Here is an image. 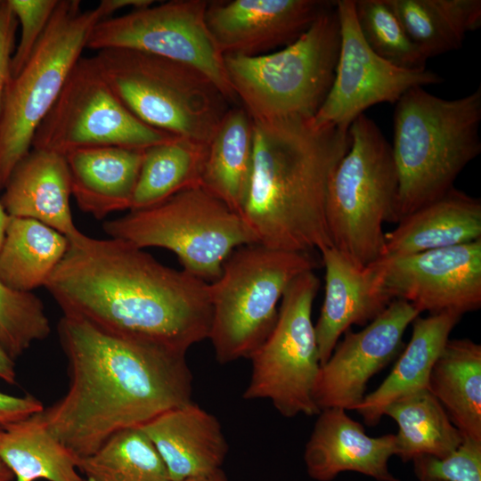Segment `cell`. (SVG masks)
Instances as JSON below:
<instances>
[{
    "label": "cell",
    "instance_id": "obj_3",
    "mask_svg": "<svg viewBox=\"0 0 481 481\" xmlns=\"http://www.w3.org/2000/svg\"><path fill=\"white\" fill-rule=\"evenodd\" d=\"M349 145L348 130L338 127L253 121V168L240 216L257 244L305 253L332 246L327 187Z\"/></svg>",
    "mask_w": 481,
    "mask_h": 481
},
{
    "label": "cell",
    "instance_id": "obj_31",
    "mask_svg": "<svg viewBox=\"0 0 481 481\" xmlns=\"http://www.w3.org/2000/svg\"><path fill=\"white\" fill-rule=\"evenodd\" d=\"M384 415L397 424L395 456L404 462L423 455L443 458L463 440L461 433L428 389L390 404Z\"/></svg>",
    "mask_w": 481,
    "mask_h": 481
},
{
    "label": "cell",
    "instance_id": "obj_9",
    "mask_svg": "<svg viewBox=\"0 0 481 481\" xmlns=\"http://www.w3.org/2000/svg\"><path fill=\"white\" fill-rule=\"evenodd\" d=\"M102 229L111 238L137 248H162L177 257L183 270L210 283L236 249L257 244L243 217L201 186L107 220Z\"/></svg>",
    "mask_w": 481,
    "mask_h": 481
},
{
    "label": "cell",
    "instance_id": "obj_14",
    "mask_svg": "<svg viewBox=\"0 0 481 481\" xmlns=\"http://www.w3.org/2000/svg\"><path fill=\"white\" fill-rule=\"evenodd\" d=\"M335 4L340 25L338 57L330 89L310 120L314 126L348 130L368 108L382 102L395 103L413 87L443 83L439 74L427 68L406 69L379 57L360 32L354 0Z\"/></svg>",
    "mask_w": 481,
    "mask_h": 481
},
{
    "label": "cell",
    "instance_id": "obj_12",
    "mask_svg": "<svg viewBox=\"0 0 481 481\" xmlns=\"http://www.w3.org/2000/svg\"><path fill=\"white\" fill-rule=\"evenodd\" d=\"M174 137L132 114L106 82L94 56H82L37 127L31 149L63 156L102 146L144 150Z\"/></svg>",
    "mask_w": 481,
    "mask_h": 481
},
{
    "label": "cell",
    "instance_id": "obj_32",
    "mask_svg": "<svg viewBox=\"0 0 481 481\" xmlns=\"http://www.w3.org/2000/svg\"><path fill=\"white\" fill-rule=\"evenodd\" d=\"M86 481H169L155 446L140 428L124 429L95 452L79 458Z\"/></svg>",
    "mask_w": 481,
    "mask_h": 481
},
{
    "label": "cell",
    "instance_id": "obj_36",
    "mask_svg": "<svg viewBox=\"0 0 481 481\" xmlns=\"http://www.w3.org/2000/svg\"><path fill=\"white\" fill-rule=\"evenodd\" d=\"M20 24V41L11 61V77L26 64L44 34L59 0H8Z\"/></svg>",
    "mask_w": 481,
    "mask_h": 481
},
{
    "label": "cell",
    "instance_id": "obj_21",
    "mask_svg": "<svg viewBox=\"0 0 481 481\" xmlns=\"http://www.w3.org/2000/svg\"><path fill=\"white\" fill-rule=\"evenodd\" d=\"M325 293L314 325L321 365L352 325H366L389 305L376 288L368 266H362L331 246L321 251Z\"/></svg>",
    "mask_w": 481,
    "mask_h": 481
},
{
    "label": "cell",
    "instance_id": "obj_6",
    "mask_svg": "<svg viewBox=\"0 0 481 481\" xmlns=\"http://www.w3.org/2000/svg\"><path fill=\"white\" fill-rule=\"evenodd\" d=\"M123 104L147 126L208 145L231 103L203 73L185 64L128 49L94 56Z\"/></svg>",
    "mask_w": 481,
    "mask_h": 481
},
{
    "label": "cell",
    "instance_id": "obj_13",
    "mask_svg": "<svg viewBox=\"0 0 481 481\" xmlns=\"http://www.w3.org/2000/svg\"><path fill=\"white\" fill-rule=\"evenodd\" d=\"M206 0H171L99 21L86 48L128 49L190 66L208 77L231 103L238 102L206 22Z\"/></svg>",
    "mask_w": 481,
    "mask_h": 481
},
{
    "label": "cell",
    "instance_id": "obj_40",
    "mask_svg": "<svg viewBox=\"0 0 481 481\" xmlns=\"http://www.w3.org/2000/svg\"><path fill=\"white\" fill-rule=\"evenodd\" d=\"M0 379L9 385H15L17 380V373L15 370V361H13L1 347H0Z\"/></svg>",
    "mask_w": 481,
    "mask_h": 481
},
{
    "label": "cell",
    "instance_id": "obj_17",
    "mask_svg": "<svg viewBox=\"0 0 481 481\" xmlns=\"http://www.w3.org/2000/svg\"><path fill=\"white\" fill-rule=\"evenodd\" d=\"M331 2L227 0L208 2V28L224 56H257L297 40Z\"/></svg>",
    "mask_w": 481,
    "mask_h": 481
},
{
    "label": "cell",
    "instance_id": "obj_28",
    "mask_svg": "<svg viewBox=\"0 0 481 481\" xmlns=\"http://www.w3.org/2000/svg\"><path fill=\"white\" fill-rule=\"evenodd\" d=\"M0 457L14 481H86L79 458L57 440L37 413L0 428Z\"/></svg>",
    "mask_w": 481,
    "mask_h": 481
},
{
    "label": "cell",
    "instance_id": "obj_1",
    "mask_svg": "<svg viewBox=\"0 0 481 481\" xmlns=\"http://www.w3.org/2000/svg\"><path fill=\"white\" fill-rule=\"evenodd\" d=\"M45 288L63 315L121 338L186 354L208 338L209 283L119 239L80 232Z\"/></svg>",
    "mask_w": 481,
    "mask_h": 481
},
{
    "label": "cell",
    "instance_id": "obj_24",
    "mask_svg": "<svg viewBox=\"0 0 481 481\" xmlns=\"http://www.w3.org/2000/svg\"><path fill=\"white\" fill-rule=\"evenodd\" d=\"M461 317L456 313L444 312L414 319L410 341L393 370L355 410L368 426H376L390 404L428 389L434 363Z\"/></svg>",
    "mask_w": 481,
    "mask_h": 481
},
{
    "label": "cell",
    "instance_id": "obj_16",
    "mask_svg": "<svg viewBox=\"0 0 481 481\" xmlns=\"http://www.w3.org/2000/svg\"><path fill=\"white\" fill-rule=\"evenodd\" d=\"M419 315L411 304L395 299L362 330L346 331L320 367L314 389L319 410L355 411L369 380L396 355L404 331Z\"/></svg>",
    "mask_w": 481,
    "mask_h": 481
},
{
    "label": "cell",
    "instance_id": "obj_43",
    "mask_svg": "<svg viewBox=\"0 0 481 481\" xmlns=\"http://www.w3.org/2000/svg\"><path fill=\"white\" fill-rule=\"evenodd\" d=\"M0 481H14V476L0 457Z\"/></svg>",
    "mask_w": 481,
    "mask_h": 481
},
{
    "label": "cell",
    "instance_id": "obj_5",
    "mask_svg": "<svg viewBox=\"0 0 481 481\" xmlns=\"http://www.w3.org/2000/svg\"><path fill=\"white\" fill-rule=\"evenodd\" d=\"M339 46L331 2L291 44L262 55H225L224 66L237 101L253 121H309L330 89Z\"/></svg>",
    "mask_w": 481,
    "mask_h": 481
},
{
    "label": "cell",
    "instance_id": "obj_25",
    "mask_svg": "<svg viewBox=\"0 0 481 481\" xmlns=\"http://www.w3.org/2000/svg\"><path fill=\"white\" fill-rule=\"evenodd\" d=\"M429 392L463 437L481 441V346L449 339L434 363Z\"/></svg>",
    "mask_w": 481,
    "mask_h": 481
},
{
    "label": "cell",
    "instance_id": "obj_42",
    "mask_svg": "<svg viewBox=\"0 0 481 481\" xmlns=\"http://www.w3.org/2000/svg\"><path fill=\"white\" fill-rule=\"evenodd\" d=\"M8 219H9V216L6 214L2 205L1 198H0V247L3 241L4 230H5Z\"/></svg>",
    "mask_w": 481,
    "mask_h": 481
},
{
    "label": "cell",
    "instance_id": "obj_15",
    "mask_svg": "<svg viewBox=\"0 0 481 481\" xmlns=\"http://www.w3.org/2000/svg\"><path fill=\"white\" fill-rule=\"evenodd\" d=\"M377 289L420 314H462L481 306V239L412 255L381 258L367 265Z\"/></svg>",
    "mask_w": 481,
    "mask_h": 481
},
{
    "label": "cell",
    "instance_id": "obj_11",
    "mask_svg": "<svg viewBox=\"0 0 481 481\" xmlns=\"http://www.w3.org/2000/svg\"><path fill=\"white\" fill-rule=\"evenodd\" d=\"M319 286L314 271L301 273L289 284L273 330L249 358L251 375L243 398L269 400L286 418L321 412L314 399L321 362L312 322Z\"/></svg>",
    "mask_w": 481,
    "mask_h": 481
},
{
    "label": "cell",
    "instance_id": "obj_18",
    "mask_svg": "<svg viewBox=\"0 0 481 481\" xmlns=\"http://www.w3.org/2000/svg\"><path fill=\"white\" fill-rule=\"evenodd\" d=\"M341 408L322 410L305 446L304 462L315 481H332L352 471L376 481H400L389 470L395 456V436L371 437L364 427Z\"/></svg>",
    "mask_w": 481,
    "mask_h": 481
},
{
    "label": "cell",
    "instance_id": "obj_39",
    "mask_svg": "<svg viewBox=\"0 0 481 481\" xmlns=\"http://www.w3.org/2000/svg\"><path fill=\"white\" fill-rule=\"evenodd\" d=\"M154 4L152 0H102L97 5L102 20L110 18L115 12L131 7L132 10L150 6Z\"/></svg>",
    "mask_w": 481,
    "mask_h": 481
},
{
    "label": "cell",
    "instance_id": "obj_37",
    "mask_svg": "<svg viewBox=\"0 0 481 481\" xmlns=\"http://www.w3.org/2000/svg\"><path fill=\"white\" fill-rule=\"evenodd\" d=\"M18 20L8 0H0V116L4 98L11 79V61L14 53Z\"/></svg>",
    "mask_w": 481,
    "mask_h": 481
},
{
    "label": "cell",
    "instance_id": "obj_26",
    "mask_svg": "<svg viewBox=\"0 0 481 481\" xmlns=\"http://www.w3.org/2000/svg\"><path fill=\"white\" fill-rule=\"evenodd\" d=\"M253 121L244 108H230L208 144L201 187L241 214L253 168Z\"/></svg>",
    "mask_w": 481,
    "mask_h": 481
},
{
    "label": "cell",
    "instance_id": "obj_35",
    "mask_svg": "<svg viewBox=\"0 0 481 481\" xmlns=\"http://www.w3.org/2000/svg\"><path fill=\"white\" fill-rule=\"evenodd\" d=\"M419 480L481 481V441L463 437L451 453L436 458L428 455L412 461Z\"/></svg>",
    "mask_w": 481,
    "mask_h": 481
},
{
    "label": "cell",
    "instance_id": "obj_2",
    "mask_svg": "<svg viewBox=\"0 0 481 481\" xmlns=\"http://www.w3.org/2000/svg\"><path fill=\"white\" fill-rule=\"evenodd\" d=\"M69 377L66 393L37 416L78 458L192 400L186 354L106 334L62 315L57 325Z\"/></svg>",
    "mask_w": 481,
    "mask_h": 481
},
{
    "label": "cell",
    "instance_id": "obj_38",
    "mask_svg": "<svg viewBox=\"0 0 481 481\" xmlns=\"http://www.w3.org/2000/svg\"><path fill=\"white\" fill-rule=\"evenodd\" d=\"M44 408L43 403L31 395L16 396L0 392V428L31 417Z\"/></svg>",
    "mask_w": 481,
    "mask_h": 481
},
{
    "label": "cell",
    "instance_id": "obj_33",
    "mask_svg": "<svg viewBox=\"0 0 481 481\" xmlns=\"http://www.w3.org/2000/svg\"><path fill=\"white\" fill-rule=\"evenodd\" d=\"M360 32L369 47L406 69H426L428 58L413 43L388 0H354Z\"/></svg>",
    "mask_w": 481,
    "mask_h": 481
},
{
    "label": "cell",
    "instance_id": "obj_34",
    "mask_svg": "<svg viewBox=\"0 0 481 481\" xmlns=\"http://www.w3.org/2000/svg\"><path fill=\"white\" fill-rule=\"evenodd\" d=\"M50 333L42 300L32 292L17 291L0 281V347L16 361Z\"/></svg>",
    "mask_w": 481,
    "mask_h": 481
},
{
    "label": "cell",
    "instance_id": "obj_29",
    "mask_svg": "<svg viewBox=\"0 0 481 481\" xmlns=\"http://www.w3.org/2000/svg\"><path fill=\"white\" fill-rule=\"evenodd\" d=\"M405 31L428 59L461 48L481 25L480 0H388Z\"/></svg>",
    "mask_w": 481,
    "mask_h": 481
},
{
    "label": "cell",
    "instance_id": "obj_44",
    "mask_svg": "<svg viewBox=\"0 0 481 481\" xmlns=\"http://www.w3.org/2000/svg\"><path fill=\"white\" fill-rule=\"evenodd\" d=\"M416 481H436V480H419V479H417Z\"/></svg>",
    "mask_w": 481,
    "mask_h": 481
},
{
    "label": "cell",
    "instance_id": "obj_10",
    "mask_svg": "<svg viewBox=\"0 0 481 481\" xmlns=\"http://www.w3.org/2000/svg\"><path fill=\"white\" fill-rule=\"evenodd\" d=\"M79 0H59L26 64L11 77L0 116V191L32 147L35 133L58 99L82 57L94 26L97 7L81 9Z\"/></svg>",
    "mask_w": 481,
    "mask_h": 481
},
{
    "label": "cell",
    "instance_id": "obj_7",
    "mask_svg": "<svg viewBox=\"0 0 481 481\" xmlns=\"http://www.w3.org/2000/svg\"><path fill=\"white\" fill-rule=\"evenodd\" d=\"M350 145L327 187L325 216L332 246L362 266L379 259L383 224L396 223L398 180L391 144L365 114L348 129Z\"/></svg>",
    "mask_w": 481,
    "mask_h": 481
},
{
    "label": "cell",
    "instance_id": "obj_22",
    "mask_svg": "<svg viewBox=\"0 0 481 481\" xmlns=\"http://www.w3.org/2000/svg\"><path fill=\"white\" fill-rule=\"evenodd\" d=\"M481 239V201L452 188L385 232L379 257L392 258Z\"/></svg>",
    "mask_w": 481,
    "mask_h": 481
},
{
    "label": "cell",
    "instance_id": "obj_27",
    "mask_svg": "<svg viewBox=\"0 0 481 481\" xmlns=\"http://www.w3.org/2000/svg\"><path fill=\"white\" fill-rule=\"evenodd\" d=\"M68 244L64 235L39 221L9 216L0 247V281L21 292L45 287Z\"/></svg>",
    "mask_w": 481,
    "mask_h": 481
},
{
    "label": "cell",
    "instance_id": "obj_4",
    "mask_svg": "<svg viewBox=\"0 0 481 481\" xmlns=\"http://www.w3.org/2000/svg\"><path fill=\"white\" fill-rule=\"evenodd\" d=\"M481 88L445 100L416 86L395 102L392 154L397 173L396 223L454 188L481 152Z\"/></svg>",
    "mask_w": 481,
    "mask_h": 481
},
{
    "label": "cell",
    "instance_id": "obj_30",
    "mask_svg": "<svg viewBox=\"0 0 481 481\" xmlns=\"http://www.w3.org/2000/svg\"><path fill=\"white\" fill-rule=\"evenodd\" d=\"M207 149L206 144L177 136L144 149L129 210L146 208L201 186Z\"/></svg>",
    "mask_w": 481,
    "mask_h": 481
},
{
    "label": "cell",
    "instance_id": "obj_8",
    "mask_svg": "<svg viewBox=\"0 0 481 481\" xmlns=\"http://www.w3.org/2000/svg\"><path fill=\"white\" fill-rule=\"evenodd\" d=\"M311 253L241 246L209 283L212 318L208 338L221 364L249 358L273 330L278 304L298 275L314 271Z\"/></svg>",
    "mask_w": 481,
    "mask_h": 481
},
{
    "label": "cell",
    "instance_id": "obj_23",
    "mask_svg": "<svg viewBox=\"0 0 481 481\" xmlns=\"http://www.w3.org/2000/svg\"><path fill=\"white\" fill-rule=\"evenodd\" d=\"M144 150L102 146L67 155L71 194L78 208L96 219L130 209Z\"/></svg>",
    "mask_w": 481,
    "mask_h": 481
},
{
    "label": "cell",
    "instance_id": "obj_20",
    "mask_svg": "<svg viewBox=\"0 0 481 481\" xmlns=\"http://www.w3.org/2000/svg\"><path fill=\"white\" fill-rule=\"evenodd\" d=\"M3 191L1 202L9 216L35 219L67 239L81 232L71 215L65 156L31 149L14 167Z\"/></svg>",
    "mask_w": 481,
    "mask_h": 481
},
{
    "label": "cell",
    "instance_id": "obj_19",
    "mask_svg": "<svg viewBox=\"0 0 481 481\" xmlns=\"http://www.w3.org/2000/svg\"><path fill=\"white\" fill-rule=\"evenodd\" d=\"M140 428L158 451L169 481L222 469L229 450L218 419L192 401L164 412Z\"/></svg>",
    "mask_w": 481,
    "mask_h": 481
},
{
    "label": "cell",
    "instance_id": "obj_41",
    "mask_svg": "<svg viewBox=\"0 0 481 481\" xmlns=\"http://www.w3.org/2000/svg\"><path fill=\"white\" fill-rule=\"evenodd\" d=\"M181 481H228L226 474L219 469L210 474L189 477Z\"/></svg>",
    "mask_w": 481,
    "mask_h": 481
}]
</instances>
